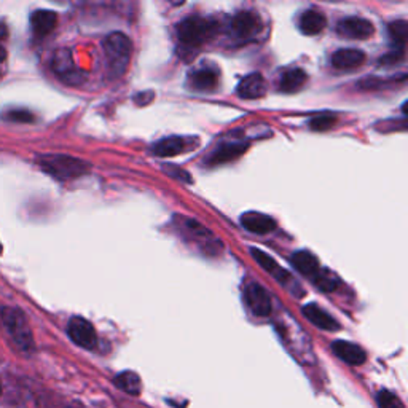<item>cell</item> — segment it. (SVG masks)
I'll return each mask as SVG.
<instances>
[{
	"mask_svg": "<svg viewBox=\"0 0 408 408\" xmlns=\"http://www.w3.org/2000/svg\"><path fill=\"white\" fill-rule=\"evenodd\" d=\"M67 334L75 345L85 348V350H93L96 343H98V335H96L93 324L87 319L80 318V316H75L69 321Z\"/></svg>",
	"mask_w": 408,
	"mask_h": 408,
	"instance_id": "8",
	"label": "cell"
},
{
	"mask_svg": "<svg viewBox=\"0 0 408 408\" xmlns=\"http://www.w3.org/2000/svg\"><path fill=\"white\" fill-rule=\"evenodd\" d=\"M5 58H7V51H5V48L0 45V62H3Z\"/></svg>",
	"mask_w": 408,
	"mask_h": 408,
	"instance_id": "32",
	"label": "cell"
},
{
	"mask_svg": "<svg viewBox=\"0 0 408 408\" xmlns=\"http://www.w3.org/2000/svg\"><path fill=\"white\" fill-rule=\"evenodd\" d=\"M0 254H2V244H0Z\"/></svg>",
	"mask_w": 408,
	"mask_h": 408,
	"instance_id": "33",
	"label": "cell"
},
{
	"mask_svg": "<svg viewBox=\"0 0 408 408\" xmlns=\"http://www.w3.org/2000/svg\"><path fill=\"white\" fill-rule=\"evenodd\" d=\"M236 94L243 99H260L266 94V82L260 74H250L236 87Z\"/></svg>",
	"mask_w": 408,
	"mask_h": 408,
	"instance_id": "12",
	"label": "cell"
},
{
	"mask_svg": "<svg viewBox=\"0 0 408 408\" xmlns=\"http://www.w3.org/2000/svg\"><path fill=\"white\" fill-rule=\"evenodd\" d=\"M338 34L343 37H350V39L365 40L370 39L375 34V26L372 21L359 18V16H351V18H345L338 23Z\"/></svg>",
	"mask_w": 408,
	"mask_h": 408,
	"instance_id": "10",
	"label": "cell"
},
{
	"mask_svg": "<svg viewBox=\"0 0 408 408\" xmlns=\"http://www.w3.org/2000/svg\"><path fill=\"white\" fill-rule=\"evenodd\" d=\"M104 51L107 62H109V74L112 78H120L130 67L133 44L130 37L123 32H112L104 39Z\"/></svg>",
	"mask_w": 408,
	"mask_h": 408,
	"instance_id": "2",
	"label": "cell"
},
{
	"mask_svg": "<svg viewBox=\"0 0 408 408\" xmlns=\"http://www.w3.org/2000/svg\"><path fill=\"white\" fill-rule=\"evenodd\" d=\"M217 23L203 16H189L177 24V37L187 46H200L216 34Z\"/></svg>",
	"mask_w": 408,
	"mask_h": 408,
	"instance_id": "3",
	"label": "cell"
},
{
	"mask_svg": "<svg viewBox=\"0 0 408 408\" xmlns=\"http://www.w3.org/2000/svg\"><path fill=\"white\" fill-rule=\"evenodd\" d=\"M0 394H2V384H0Z\"/></svg>",
	"mask_w": 408,
	"mask_h": 408,
	"instance_id": "34",
	"label": "cell"
},
{
	"mask_svg": "<svg viewBox=\"0 0 408 408\" xmlns=\"http://www.w3.org/2000/svg\"><path fill=\"white\" fill-rule=\"evenodd\" d=\"M192 148V142L190 139L182 137V136H169L164 137L158 141L155 146L152 147L153 155L157 157H176V155L184 153L185 150Z\"/></svg>",
	"mask_w": 408,
	"mask_h": 408,
	"instance_id": "14",
	"label": "cell"
},
{
	"mask_svg": "<svg viewBox=\"0 0 408 408\" xmlns=\"http://www.w3.org/2000/svg\"><path fill=\"white\" fill-rule=\"evenodd\" d=\"M244 300L249 309L259 318H266L271 314V298L266 289L259 282H249L244 289Z\"/></svg>",
	"mask_w": 408,
	"mask_h": 408,
	"instance_id": "9",
	"label": "cell"
},
{
	"mask_svg": "<svg viewBox=\"0 0 408 408\" xmlns=\"http://www.w3.org/2000/svg\"><path fill=\"white\" fill-rule=\"evenodd\" d=\"M250 254H252V259H254L259 265L265 270L266 273H270V275L276 279L278 282H287L289 279H291V275H289V271L284 270L278 265V262L273 259L271 255L265 254V252L260 250V249H255L252 248L250 249Z\"/></svg>",
	"mask_w": 408,
	"mask_h": 408,
	"instance_id": "18",
	"label": "cell"
},
{
	"mask_svg": "<svg viewBox=\"0 0 408 408\" xmlns=\"http://www.w3.org/2000/svg\"><path fill=\"white\" fill-rule=\"evenodd\" d=\"M114 383L118 389L123 391V393H128L131 396L141 394L142 383H141V378H139V375L136 372L118 373L114 380Z\"/></svg>",
	"mask_w": 408,
	"mask_h": 408,
	"instance_id": "23",
	"label": "cell"
},
{
	"mask_svg": "<svg viewBox=\"0 0 408 408\" xmlns=\"http://www.w3.org/2000/svg\"><path fill=\"white\" fill-rule=\"evenodd\" d=\"M306 82V74L302 69H291L281 75V82H279V90L284 93H294L298 88L303 87Z\"/></svg>",
	"mask_w": 408,
	"mask_h": 408,
	"instance_id": "24",
	"label": "cell"
},
{
	"mask_svg": "<svg viewBox=\"0 0 408 408\" xmlns=\"http://www.w3.org/2000/svg\"><path fill=\"white\" fill-rule=\"evenodd\" d=\"M332 351L335 352V356L338 359H341L343 362L350 365H362L367 361V354H365L362 348L354 345L351 341H334L332 343Z\"/></svg>",
	"mask_w": 408,
	"mask_h": 408,
	"instance_id": "15",
	"label": "cell"
},
{
	"mask_svg": "<svg viewBox=\"0 0 408 408\" xmlns=\"http://www.w3.org/2000/svg\"><path fill=\"white\" fill-rule=\"evenodd\" d=\"M364 61V51L356 50V48H343V50L335 51L332 56V64L337 69H356L362 66Z\"/></svg>",
	"mask_w": 408,
	"mask_h": 408,
	"instance_id": "19",
	"label": "cell"
},
{
	"mask_svg": "<svg viewBox=\"0 0 408 408\" xmlns=\"http://www.w3.org/2000/svg\"><path fill=\"white\" fill-rule=\"evenodd\" d=\"M302 313L306 319H308L311 324L318 327V329L327 330V332H335L340 329V324H338L335 318L327 313L325 309H322L321 306L316 303H309L302 308Z\"/></svg>",
	"mask_w": 408,
	"mask_h": 408,
	"instance_id": "13",
	"label": "cell"
},
{
	"mask_svg": "<svg viewBox=\"0 0 408 408\" xmlns=\"http://www.w3.org/2000/svg\"><path fill=\"white\" fill-rule=\"evenodd\" d=\"M0 75H2V74H0Z\"/></svg>",
	"mask_w": 408,
	"mask_h": 408,
	"instance_id": "35",
	"label": "cell"
},
{
	"mask_svg": "<svg viewBox=\"0 0 408 408\" xmlns=\"http://www.w3.org/2000/svg\"><path fill=\"white\" fill-rule=\"evenodd\" d=\"M335 121H337L335 115H329V114L318 115V117L311 118L309 128L313 131H329V130H332V128H334Z\"/></svg>",
	"mask_w": 408,
	"mask_h": 408,
	"instance_id": "27",
	"label": "cell"
},
{
	"mask_svg": "<svg viewBox=\"0 0 408 408\" xmlns=\"http://www.w3.org/2000/svg\"><path fill=\"white\" fill-rule=\"evenodd\" d=\"M407 21L404 19H399V21H394V23H391L389 26V34H391V39L397 46V51H402L404 53L405 50V44H407Z\"/></svg>",
	"mask_w": 408,
	"mask_h": 408,
	"instance_id": "25",
	"label": "cell"
},
{
	"mask_svg": "<svg viewBox=\"0 0 408 408\" xmlns=\"http://www.w3.org/2000/svg\"><path fill=\"white\" fill-rule=\"evenodd\" d=\"M153 93H150V91H147V93H142V94H139V96H136V101H139L137 104H141V101H144L142 102V105H146L147 104V101H146V98H153Z\"/></svg>",
	"mask_w": 408,
	"mask_h": 408,
	"instance_id": "30",
	"label": "cell"
},
{
	"mask_svg": "<svg viewBox=\"0 0 408 408\" xmlns=\"http://www.w3.org/2000/svg\"><path fill=\"white\" fill-rule=\"evenodd\" d=\"M5 118L13 121H21V123H28L34 120V115L31 114L28 110H10L5 114Z\"/></svg>",
	"mask_w": 408,
	"mask_h": 408,
	"instance_id": "29",
	"label": "cell"
},
{
	"mask_svg": "<svg viewBox=\"0 0 408 408\" xmlns=\"http://www.w3.org/2000/svg\"><path fill=\"white\" fill-rule=\"evenodd\" d=\"M230 29H232V37L236 42L246 44L259 34L262 29V19L255 12H239L233 16Z\"/></svg>",
	"mask_w": 408,
	"mask_h": 408,
	"instance_id": "6",
	"label": "cell"
},
{
	"mask_svg": "<svg viewBox=\"0 0 408 408\" xmlns=\"http://www.w3.org/2000/svg\"><path fill=\"white\" fill-rule=\"evenodd\" d=\"M58 24V15L51 10H37L31 15V26L32 32L37 39L46 37L50 32L55 31Z\"/></svg>",
	"mask_w": 408,
	"mask_h": 408,
	"instance_id": "16",
	"label": "cell"
},
{
	"mask_svg": "<svg viewBox=\"0 0 408 408\" xmlns=\"http://www.w3.org/2000/svg\"><path fill=\"white\" fill-rule=\"evenodd\" d=\"M327 19L324 13L318 12V10H308L302 15L300 18V29L306 35H316L325 29Z\"/></svg>",
	"mask_w": 408,
	"mask_h": 408,
	"instance_id": "20",
	"label": "cell"
},
{
	"mask_svg": "<svg viewBox=\"0 0 408 408\" xmlns=\"http://www.w3.org/2000/svg\"><path fill=\"white\" fill-rule=\"evenodd\" d=\"M241 225L250 233L268 235L276 228V220L262 212H244L241 216Z\"/></svg>",
	"mask_w": 408,
	"mask_h": 408,
	"instance_id": "11",
	"label": "cell"
},
{
	"mask_svg": "<svg viewBox=\"0 0 408 408\" xmlns=\"http://www.w3.org/2000/svg\"><path fill=\"white\" fill-rule=\"evenodd\" d=\"M180 230L189 236L192 241H195V244L200 246L206 254L216 255L219 254V250H222L223 248L220 239H217L207 228L201 227L196 220L180 219Z\"/></svg>",
	"mask_w": 408,
	"mask_h": 408,
	"instance_id": "5",
	"label": "cell"
},
{
	"mask_svg": "<svg viewBox=\"0 0 408 408\" xmlns=\"http://www.w3.org/2000/svg\"><path fill=\"white\" fill-rule=\"evenodd\" d=\"M292 265L297 268L302 275H306V276H314L316 273L321 270L318 257L309 250L295 252L292 257Z\"/></svg>",
	"mask_w": 408,
	"mask_h": 408,
	"instance_id": "21",
	"label": "cell"
},
{
	"mask_svg": "<svg viewBox=\"0 0 408 408\" xmlns=\"http://www.w3.org/2000/svg\"><path fill=\"white\" fill-rule=\"evenodd\" d=\"M377 402H378L380 408H404L399 397L393 393H389V391H386V389L380 391L378 396H377Z\"/></svg>",
	"mask_w": 408,
	"mask_h": 408,
	"instance_id": "28",
	"label": "cell"
},
{
	"mask_svg": "<svg viewBox=\"0 0 408 408\" xmlns=\"http://www.w3.org/2000/svg\"><path fill=\"white\" fill-rule=\"evenodd\" d=\"M249 148V144L246 142H230L225 144V146L219 147L216 152H214L207 160V164L217 166L222 163H228V161H233L239 158L241 155H244L246 150Z\"/></svg>",
	"mask_w": 408,
	"mask_h": 408,
	"instance_id": "17",
	"label": "cell"
},
{
	"mask_svg": "<svg viewBox=\"0 0 408 408\" xmlns=\"http://www.w3.org/2000/svg\"><path fill=\"white\" fill-rule=\"evenodd\" d=\"M189 83L196 91H212L217 85V74L212 69H200L189 75Z\"/></svg>",
	"mask_w": 408,
	"mask_h": 408,
	"instance_id": "22",
	"label": "cell"
},
{
	"mask_svg": "<svg viewBox=\"0 0 408 408\" xmlns=\"http://www.w3.org/2000/svg\"><path fill=\"white\" fill-rule=\"evenodd\" d=\"M2 319L10 337L23 351L34 350V337L24 313L18 308H3Z\"/></svg>",
	"mask_w": 408,
	"mask_h": 408,
	"instance_id": "4",
	"label": "cell"
},
{
	"mask_svg": "<svg viewBox=\"0 0 408 408\" xmlns=\"http://www.w3.org/2000/svg\"><path fill=\"white\" fill-rule=\"evenodd\" d=\"M37 163L46 174L55 177L58 180H72L82 177L91 169V164L87 161L69 157V155L46 153L37 158Z\"/></svg>",
	"mask_w": 408,
	"mask_h": 408,
	"instance_id": "1",
	"label": "cell"
},
{
	"mask_svg": "<svg viewBox=\"0 0 408 408\" xmlns=\"http://www.w3.org/2000/svg\"><path fill=\"white\" fill-rule=\"evenodd\" d=\"M314 284L324 292H334L338 287V284H340V281H338V278L334 275V273L327 270H319L314 275Z\"/></svg>",
	"mask_w": 408,
	"mask_h": 408,
	"instance_id": "26",
	"label": "cell"
},
{
	"mask_svg": "<svg viewBox=\"0 0 408 408\" xmlns=\"http://www.w3.org/2000/svg\"><path fill=\"white\" fill-rule=\"evenodd\" d=\"M51 69L67 85H80L85 80V74L75 66L69 50H58L55 53L51 59Z\"/></svg>",
	"mask_w": 408,
	"mask_h": 408,
	"instance_id": "7",
	"label": "cell"
},
{
	"mask_svg": "<svg viewBox=\"0 0 408 408\" xmlns=\"http://www.w3.org/2000/svg\"><path fill=\"white\" fill-rule=\"evenodd\" d=\"M7 35H8V29H7V26L0 23V40L5 39V37H7Z\"/></svg>",
	"mask_w": 408,
	"mask_h": 408,
	"instance_id": "31",
	"label": "cell"
}]
</instances>
